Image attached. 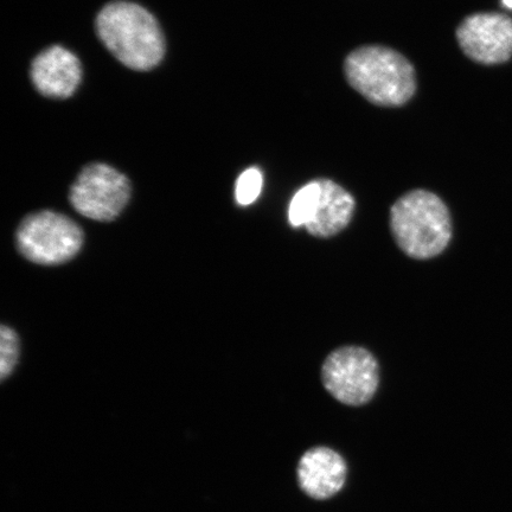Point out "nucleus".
Here are the masks:
<instances>
[{
  "instance_id": "nucleus-3",
  "label": "nucleus",
  "mask_w": 512,
  "mask_h": 512,
  "mask_svg": "<svg viewBox=\"0 0 512 512\" xmlns=\"http://www.w3.org/2000/svg\"><path fill=\"white\" fill-rule=\"evenodd\" d=\"M390 229L403 253L413 259H431L443 253L451 241V214L433 192L413 190L390 210Z\"/></svg>"
},
{
  "instance_id": "nucleus-5",
  "label": "nucleus",
  "mask_w": 512,
  "mask_h": 512,
  "mask_svg": "<svg viewBox=\"0 0 512 512\" xmlns=\"http://www.w3.org/2000/svg\"><path fill=\"white\" fill-rule=\"evenodd\" d=\"M322 379L326 390L344 405H366L379 388V364L366 349L339 348L326 358Z\"/></svg>"
},
{
  "instance_id": "nucleus-7",
  "label": "nucleus",
  "mask_w": 512,
  "mask_h": 512,
  "mask_svg": "<svg viewBox=\"0 0 512 512\" xmlns=\"http://www.w3.org/2000/svg\"><path fill=\"white\" fill-rule=\"evenodd\" d=\"M457 41L470 60L494 66L511 60L512 19L497 12L466 17L457 29Z\"/></svg>"
},
{
  "instance_id": "nucleus-13",
  "label": "nucleus",
  "mask_w": 512,
  "mask_h": 512,
  "mask_svg": "<svg viewBox=\"0 0 512 512\" xmlns=\"http://www.w3.org/2000/svg\"><path fill=\"white\" fill-rule=\"evenodd\" d=\"M264 177L259 169L252 168L243 171L236 182L235 197L240 206H249L261 194Z\"/></svg>"
},
{
  "instance_id": "nucleus-4",
  "label": "nucleus",
  "mask_w": 512,
  "mask_h": 512,
  "mask_svg": "<svg viewBox=\"0 0 512 512\" xmlns=\"http://www.w3.org/2000/svg\"><path fill=\"white\" fill-rule=\"evenodd\" d=\"M83 234L78 223L55 211L31 214L19 224L16 242L18 251L38 265L66 264L80 252Z\"/></svg>"
},
{
  "instance_id": "nucleus-9",
  "label": "nucleus",
  "mask_w": 512,
  "mask_h": 512,
  "mask_svg": "<svg viewBox=\"0 0 512 512\" xmlns=\"http://www.w3.org/2000/svg\"><path fill=\"white\" fill-rule=\"evenodd\" d=\"M298 476L307 495L325 499L342 489L347 477V466L342 457L330 448H312L300 460Z\"/></svg>"
},
{
  "instance_id": "nucleus-10",
  "label": "nucleus",
  "mask_w": 512,
  "mask_h": 512,
  "mask_svg": "<svg viewBox=\"0 0 512 512\" xmlns=\"http://www.w3.org/2000/svg\"><path fill=\"white\" fill-rule=\"evenodd\" d=\"M320 196L306 230L316 238H331L341 233L352 220L356 203L354 197L330 179H319Z\"/></svg>"
},
{
  "instance_id": "nucleus-8",
  "label": "nucleus",
  "mask_w": 512,
  "mask_h": 512,
  "mask_svg": "<svg viewBox=\"0 0 512 512\" xmlns=\"http://www.w3.org/2000/svg\"><path fill=\"white\" fill-rule=\"evenodd\" d=\"M31 80L47 98L67 99L79 88L82 66L72 51L60 46L42 51L31 64Z\"/></svg>"
},
{
  "instance_id": "nucleus-14",
  "label": "nucleus",
  "mask_w": 512,
  "mask_h": 512,
  "mask_svg": "<svg viewBox=\"0 0 512 512\" xmlns=\"http://www.w3.org/2000/svg\"><path fill=\"white\" fill-rule=\"evenodd\" d=\"M502 4L505 8L512 10V0H502Z\"/></svg>"
},
{
  "instance_id": "nucleus-2",
  "label": "nucleus",
  "mask_w": 512,
  "mask_h": 512,
  "mask_svg": "<svg viewBox=\"0 0 512 512\" xmlns=\"http://www.w3.org/2000/svg\"><path fill=\"white\" fill-rule=\"evenodd\" d=\"M349 85L371 104L399 107L416 91L413 64L394 49L366 46L352 51L344 62Z\"/></svg>"
},
{
  "instance_id": "nucleus-11",
  "label": "nucleus",
  "mask_w": 512,
  "mask_h": 512,
  "mask_svg": "<svg viewBox=\"0 0 512 512\" xmlns=\"http://www.w3.org/2000/svg\"><path fill=\"white\" fill-rule=\"evenodd\" d=\"M320 196L319 179L307 183L305 187L300 189L290 204L288 210V220L293 227H306L315 215L317 204Z\"/></svg>"
},
{
  "instance_id": "nucleus-12",
  "label": "nucleus",
  "mask_w": 512,
  "mask_h": 512,
  "mask_svg": "<svg viewBox=\"0 0 512 512\" xmlns=\"http://www.w3.org/2000/svg\"><path fill=\"white\" fill-rule=\"evenodd\" d=\"M19 358V339L9 326L0 329V380L5 381L17 366Z\"/></svg>"
},
{
  "instance_id": "nucleus-1",
  "label": "nucleus",
  "mask_w": 512,
  "mask_h": 512,
  "mask_svg": "<svg viewBox=\"0 0 512 512\" xmlns=\"http://www.w3.org/2000/svg\"><path fill=\"white\" fill-rule=\"evenodd\" d=\"M96 32L106 48L139 72L158 66L165 55V38L155 16L136 3L113 2L96 18Z\"/></svg>"
},
{
  "instance_id": "nucleus-6",
  "label": "nucleus",
  "mask_w": 512,
  "mask_h": 512,
  "mask_svg": "<svg viewBox=\"0 0 512 512\" xmlns=\"http://www.w3.org/2000/svg\"><path fill=\"white\" fill-rule=\"evenodd\" d=\"M131 198L128 178L110 165L89 164L70 189L69 201L78 213L94 221L110 222Z\"/></svg>"
}]
</instances>
